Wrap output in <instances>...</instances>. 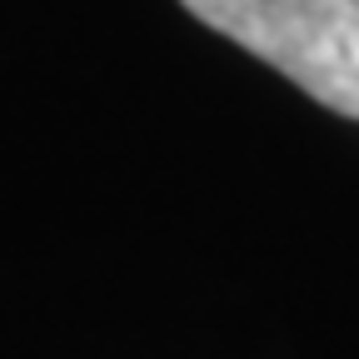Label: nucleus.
<instances>
[{"label":"nucleus","instance_id":"nucleus-1","mask_svg":"<svg viewBox=\"0 0 359 359\" xmlns=\"http://www.w3.org/2000/svg\"><path fill=\"white\" fill-rule=\"evenodd\" d=\"M200 25L275 65L325 110L359 120V0H180Z\"/></svg>","mask_w":359,"mask_h":359}]
</instances>
